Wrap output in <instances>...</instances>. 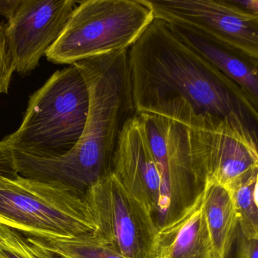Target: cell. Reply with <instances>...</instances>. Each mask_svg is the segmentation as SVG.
Here are the masks:
<instances>
[{
  "mask_svg": "<svg viewBox=\"0 0 258 258\" xmlns=\"http://www.w3.org/2000/svg\"><path fill=\"white\" fill-rule=\"evenodd\" d=\"M136 114H155L186 129L231 125L258 134V105L196 53L169 24L154 19L128 49Z\"/></svg>",
  "mask_w": 258,
  "mask_h": 258,
  "instance_id": "6da1fadb",
  "label": "cell"
},
{
  "mask_svg": "<svg viewBox=\"0 0 258 258\" xmlns=\"http://www.w3.org/2000/svg\"><path fill=\"white\" fill-rule=\"evenodd\" d=\"M128 49L77 61L90 96L85 127L75 147L56 159L15 152L18 173L61 185L84 198L93 185L112 173L119 136L136 114L128 68Z\"/></svg>",
  "mask_w": 258,
  "mask_h": 258,
  "instance_id": "7a4b0ae2",
  "label": "cell"
},
{
  "mask_svg": "<svg viewBox=\"0 0 258 258\" xmlns=\"http://www.w3.org/2000/svg\"><path fill=\"white\" fill-rule=\"evenodd\" d=\"M89 107L85 80L71 64L55 72L33 93L20 127L4 140L15 152L40 159L61 158L79 141Z\"/></svg>",
  "mask_w": 258,
  "mask_h": 258,
  "instance_id": "3957f363",
  "label": "cell"
},
{
  "mask_svg": "<svg viewBox=\"0 0 258 258\" xmlns=\"http://www.w3.org/2000/svg\"><path fill=\"white\" fill-rule=\"evenodd\" d=\"M153 20L148 0L82 1L46 57L55 64H73L129 49Z\"/></svg>",
  "mask_w": 258,
  "mask_h": 258,
  "instance_id": "277c9868",
  "label": "cell"
},
{
  "mask_svg": "<svg viewBox=\"0 0 258 258\" xmlns=\"http://www.w3.org/2000/svg\"><path fill=\"white\" fill-rule=\"evenodd\" d=\"M0 224L22 233L66 238L96 231L84 198L19 174L0 179Z\"/></svg>",
  "mask_w": 258,
  "mask_h": 258,
  "instance_id": "5b68a950",
  "label": "cell"
},
{
  "mask_svg": "<svg viewBox=\"0 0 258 258\" xmlns=\"http://www.w3.org/2000/svg\"><path fill=\"white\" fill-rule=\"evenodd\" d=\"M96 225L93 235L129 258H157L158 227L151 213L111 173L84 196Z\"/></svg>",
  "mask_w": 258,
  "mask_h": 258,
  "instance_id": "8992f818",
  "label": "cell"
},
{
  "mask_svg": "<svg viewBox=\"0 0 258 258\" xmlns=\"http://www.w3.org/2000/svg\"><path fill=\"white\" fill-rule=\"evenodd\" d=\"M154 19L258 60V16L230 0H148Z\"/></svg>",
  "mask_w": 258,
  "mask_h": 258,
  "instance_id": "52a82bcc",
  "label": "cell"
},
{
  "mask_svg": "<svg viewBox=\"0 0 258 258\" xmlns=\"http://www.w3.org/2000/svg\"><path fill=\"white\" fill-rule=\"evenodd\" d=\"M140 114L161 176V201L155 220L159 229L177 218L203 188L193 170L186 128L161 116Z\"/></svg>",
  "mask_w": 258,
  "mask_h": 258,
  "instance_id": "ba28073f",
  "label": "cell"
},
{
  "mask_svg": "<svg viewBox=\"0 0 258 258\" xmlns=\"http://www.w3.org/2000/svg\"><path fill=\"white\" fill-rule=\"evenodd\" d=\"M186 130L193 170L202 188L211 181L231 191L258 173L256 134L229 125Z\"/></svg>",
  "mask_w": 258,
  "mask_h": 258,
  "instance_id": "9c48e42d",
  "label": "cell"
},
{
  "mask_svg": "<svg viewBox=\"0 0 258 258\" xmlns=\"http://www.w3.org/2000/svg\"><path fill=\"white\" fill-rule=\"evenodd\" d=\"M75 8L76 2L72 0H21L5 29L15 72L26 76L38 67Z\"/></svg>",
  "mask_w": 258,
  "mask_h": 258,
  "instance_id": "30bf717a",
  "label": "cell"
},
{
  "mask_svg": "<svg viewBox=\"0 0 258 258\" xmlns=\"http://www.w3.org/2000/svg\"><path fill=\"white\" fill-rule=\"evenodd\" d=\"M112 173L156 220L161 176L140 114L128 119L120 132L113 157Z\"/></svg>",
  "mask_w": 258,
  "mask_h": 258,
  "instance_id": "8fae6325",
  "label": "cell"
},
{
  "mask_svg": "<svg viewBox=\"0 0 258 258\" xmlns=\"http://www.w3.org/2000/svg\"><path fill=\"white\" fill-rule=\"evenodd\" d=\"M156 253L157 258H217L204 215L202 192L177 218L158 229Z\"/></svg>",
  "mask_w": 258,
  "mask_h": 258,
  "instance_id": "7c38bea8",
  "label": "cell"
},
{
  "mask_svg": "<svg viewBox=\"0 0 258 258\" xmlns=\"http://www.w3.org/2000/svg\"><path fill=\"white\" fill-rule=\"evenodd\" d=\"M170 26L183 43L235 83L258 105V60L213 43L185 28Z\"/></svg>",
  "mask_w": 258,
  "mask_h": 258,
  "instance_id": "4fadbf2b",
  "label": "cell"
},
{
  "mask_svg": "<svg viewBox=\"0 0 258 258\" xmlns=\"http://www.w3.org/2000/svg\"><path fill=\"white\" fill-rule=\"evenodd\" d=\"M202 207L217 258H227L234 247L238 221L230 192L211 181L204 182Z\"/></svg>",
  "mask_w": 258,
  "mask_h": 258,
  "instance_id": "5bb4252c",
  "label": "cell"
},
{
  "mask_svg": "<svg viewBox=\"0 0 258 258\" xmlns=\"http://www.w3.org/2000/svg\"><path fill=\"white\" fill-rule=\"evenodd\" d=\"M22 234L29 244L45 250L53 258H129L117 253L93 233L73 238Z\"/></svg>",
  "mask_w": 258,
  "mask_h": 258,
  "instance_id": "9a60e30c",
  "label": "cell"
},
{
  "mask_svg": "<svg viewBox=\"0 0 258 258\" xmlns=\"http://www.w3.org/2000/svg\"><path fill=\"white\" fill-rule=\"evenodd\" d=\"M258 173L229 191L235 205L238 228L248 238H258Z\"/></svg>",
  "mask_w": 258,
  "mask_h": 258,
  "instance_id": "2e32d148",
  "label": "cell"
},
{
  "mask_svg": "<svg viewBox=\"0 0 258 258\" xmlns=\"http://www.w3.org/2000/svg\"><path fill=\"white\" fill-rule=\"evenodd\" d=\"M0 258H53L28 242L19 231L0 224Z\"/></svg>",
  "mask_w": 258,
  "mask_h": 258,
  "instance_id": "e0dca14e",
  "label": "cell"
},
{
  "mask_svg": "<svg viewBox=\"0 0 258 258\" xmlns=\"http://www.w3.org/2000/svg\"><path fill=\"white\" fill-rule=\"evenodd\" d=\"M14 72L13 60L7 48L5 29L0 25V95L8 93Z\"/></svg>",
  "mask_w": 258,
  "mask_h": 258,
  "instance_id": "ac0fdd59",
  "label": "cell"
},
{
  "mask_svg": "<svg viewBox=\"0 0 258 258\" xmlns=\"http://www.w3.org/2000/svg\"><path fill=\"white\" fill-rule=\"evenodd\" d=\"M18 174L14 150L7 142L2 140L0 141V179Z\"/></svg>",
  "mask_w": 258,
  "mask_h": 258,
  "instance_id": "d6986e66",
  "label": "cell"
},
{
  "mask_svg": "<svg viewBox=\"0 0 258 258\" xmlns=\"http://www.w3.org/2000/svg\"><path fill=\"white\" fill-rule=\"evenodd\" d=\"M234 245V258H258V238H247L239 228Z\"/></svg>",
  "mask_w": 258,
  "mask_h": 258,
  "instance_id": "ffe728a7",
  "label": "cell"
},
{
  "mask_svg": "<svg viewBox=\"0 0 258 258\" xmlns=\"http://www.w3.org/2000/svg\"><path fill=\"white\" fill-rule=\"evenodd\" d=\"M20 4L21 0H0V16L11 20Z\"/></svg>",
  "mask_w": 258,
  "mask_h": 258,
  "instance_id": "44dd1931",
  "label": "cell"
},
{
  "mask_svg": "<svg viewBox=\"0 0 258 258\" xmlns=\"http://www.w3.org/2000/svg\"><path fill=\"white\" fill-rule=\"evenodd\" d=\"M233 5L241 9L246 13L258 16V1L257 0H230Z\"/></svg>",
  "mask_w": 258,
  "mask_h": 258,
  "instance_id": "7402d4cb",
  "label": "cell"
}]
</instances>
